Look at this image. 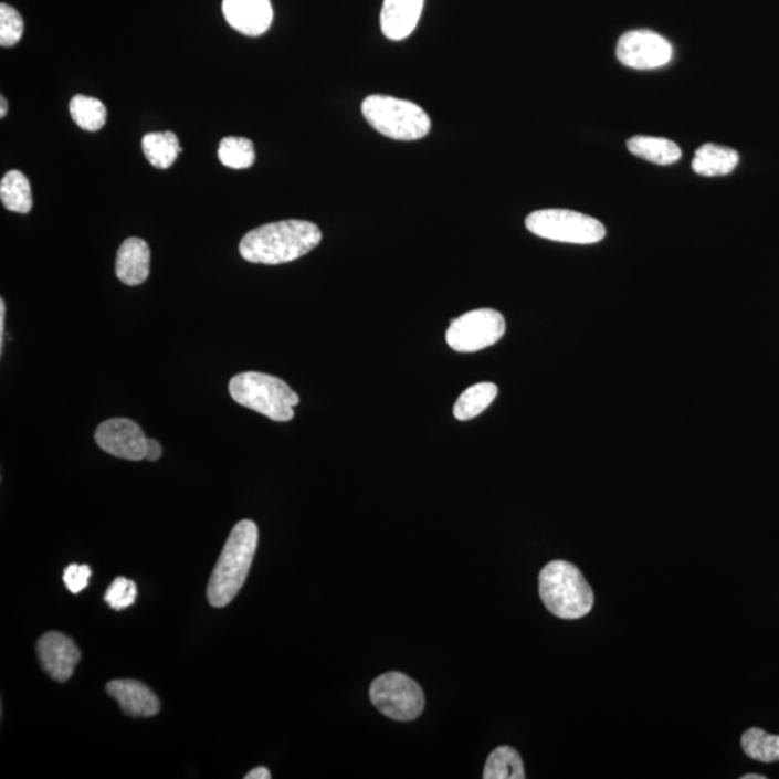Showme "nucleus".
I'll list each match as a JSON object with an SVG mask.
<instances>
[{
	"label": "nucleus",
	"mask_w": 779,
	"mask_h": 779,
	"mask_svg": "<svg viewBox=\"0 0 779 779\" xmlns=\"http://www.w3.org/2000/svg\"><path fill=\"white\" fill-rule=\"evenodd\" d=\"M323 240L319 227L286 220L257 227L240 242V254L250 263L282 264L306 256Z\"/></svg>",
	"instance_id": "nucleus-1"
},
{
	"label": "nucleus",
	"mask_w": 779,
	"mask_h": 779,
	"mask_svg": "<svg viewBox=\"0 0 779 779\" xmlns=\"http://www.w3.org/2000/svg\"><path fill=\"white\" fill-rule=\"evenodd\" d=\"M259 543V528L252 519L235 524L208 583V602L214 608L229 606L243 588Z\"/></svg>",
	"instance_id": "nucleus-2"
},
{
	"label": "nucleus",
	"mask_w": 779,
	"mask_h": 779,
	"mask_svg": "<svg viewBox=\"0 0 779 779\" xmlns=\"http://www.w3.org/2000/svg\"><path fill=\"white\" fill-rule=\"evenodd\" d=\"M538 590L546 608L561 620H579L592 611L593 590L582 571L569 561L546 565L538 576Z\"/></svg>",
	"instance_id": "nucleus-3"
},
{
	"label": "nucleus",
	"mask_w": 779,
	"mask_h": 779,
	"mask_svg": "<svg viewBox=\"0 0 779 779\" xmlns=\"http://www.w3.org/2000/svg\"><path fill=\"white\" fill-rule=\"evenodd\" d=\"M229 391L235 403L254 410L275 422H290L294 419L299 396L275 376L250 371L234 376Z\"/></svg>",
	"instance_id": "nucleus-4"
},
{
	"label": "nucleus",
	"mask_w": 779,
	"mask_h": 779,
	"mask_svg": "<svg viewBox=\"0 0 779 779\" xmlns=\"http://www.w3.org/2000/svg\"><path fill=\"white\" fill-rule=\"evenodd\" d=\"M362 116L386 138L419 140L431 130V117L418 104L372 94L361 104Z\"/></svg>",
	"instance_id": "nucleus-5"
},
{
	"label": "nucleus",
	"mask_w": 779,
	"mask_h": 779,
	"mask_svg": "<svg viewBox=\"0 0 779 779\" xmlns=\"http://www.w3.org/2000/svg\"><path fill=\"white\" fill-rule=\"evenodd\" d=\"M526 227L538 238L559 243L594 244L607 234L601 221L570 210L531 212L526 219Z\"/></svg>",
	"instance_id": "nucleus-6"
},
{
	"label": "nucleus",
	"mask_w": 779,
	"mask_h": 779,
	"mask_svg": "<svg viewBox=\"0 0 779 779\" xmlns=\"http://www.w3.org/2000/svg\"><path fill=\"white\" fill-rule=\"evenodd\" d=\"M370 698L377 710L399 722L418 719L424 710L422 687L409 675L399 672L377 677L371 683Z\"/></svg>",
	"instance_id": "nucleus-7"
},
{
	"label": "nucleus",
	"mask_w": 779,
	"mask_h": 779,
	"mask_svg": "<svg viewBox=\"0 0 779 779\" xmlns=\"http://www.w3.org/2000/svg\"><path fill=\"white\" fill-rule=\"evenodd\" d=\"M505 334V319L498 310L475 309L453 319L446 343L456 352H476L497 344Z\"/></svg>",
	"instance_id": "nucleus-8"
},
{
	"label": "nucleus",
	"mask_w": 779,
	"mask_h": 779,
	"mask_svg": "<svg viewBox=\"0 0 779 779\" xmlns=\"http://www.w3.org/2000/svg\"><path fill=\"white\" fill-rule=\"evenodd\" d=\"M617 59L627 67L654 70L664 67L673 59V46L657 32L639 30L627 32L617 45Z\"/></svg>",
	"instance_id": "nucleus-9"
},
{
	"label": "nucleus",
	"mask_w": 779,
	"mask_h": 779,
	"mask_svg": "<svg viewBox=\"0 0 779 779\" xmlns=\"http://www.w3.org/2000/svg\"><path fill=\"white\" fill-rule=\"evenodd\" d=\"M98 448L126 461L146 460L148 438L138 423L129 419H110L98 424L94 434Z\"/></svg>",
	"instance_id": "nucleus-10"
},
{
	"label": "nucleus",
	"mask_w": 779,
	"mask_h": 779,
	"mask_svg": "<svg viewBox=\"0 0 779 779\" xmlns=\"http://www.w3.org/2000/svg\"><path fill=\"white\" fill-rule=\"evenodd\" d=\"M36 650L42 669L51 678L60 683L67 682L82 657L74 641L55 631L42 635L38 641Z\"/></svg>",
	"instance_id": "nucleus-11"
},
{
	"label": "nucleus",
	"mask_w": 779,
	"mask_h": 779,
	"mask_svg": "<svg viewBox=\"0 0 779 779\" xmlns=\"http://www.w3.org/2000/svg\"><path fill=\"white\" fill-rule=\"evenodd\" d=\"M225 21L240 34L260 36L273 22L271 0H223Z\"/></svg>",
	"instance_id": "nucleus-12"
},
{
	"label": "nucleus",
	"mask_w": 779,
	"mask_h": 779,
	"mask_svg": "<svg viewBox=\"0 0 779 779\" xmlns=\"http://www.w3.org/2000/svg\"><path fill=\"white\" fill-rule=\"evenodd\" d=\"M106 688L127 716L152 717L160 710L159 698L138 680H113Z\"/></svg>",
	"instance_id": "nucleus-13"
},
{
	"label": "nucleus",
	"mask_w": 779,
	"mask_h": 779,
	"mask_svg": "<svg viewBox=\"0 0 779 779\" xmlns=\"http://www.w3.org/2000/svg\"><path fill=\"white\" fill-rule=\"evenodd\" d=\"M424 0H385L381 9V31L391 41L413 34L422 15Z\"/></svg>",
	"instance_id": "nucleus-14"
},
{
	"label": "nucleus",
	"mask_w": 779,
	"mask_h": 779,
	"mask_svg": "<svg viewBox=\"0 0 779 779\" xmlns=\"http://www.w3.org/2000/svg\"><path fill=\"white\" fill-rule=\"evenodd\" d=\"M150 272V250L139 238H130L122 243L116 257V276L127 286H139L148 281Z\"/></svg>",
	"instance_id": "nucleus-15"
},
{
	"label": "nucleus",
	"mask_w": 779,
	"mask_h": 779,
	"mask_svg": "<svg viewBox=\"0 0 779 779\" xmlns=\"http://www.w3.org/2000/svg\"><path fill=\"white\" fill-rule=\"evenodd\" d=\"M739 164V154L726 146L706 144L694 155L693 171L702 177H725L735 171Z\"/></svg>",
	"instance_id": "nucleus-16"
},
{
	"label": "nucleus",
	"mask_w": 779,
	"mask_h": 779,
	"mask_svg": "<svg viewBox=\"0 0 779 779\" xmlns=\"http://www.w3.org/2000/svg\"><path fill=\"white\" fill-rule=\"evenodd\" d=\"M628 150L641 159L649 162L663 165H673L682 158V149L673 140L664 138H653V136H634L627 141Z\"/></svg>",
	"instance_id": "nucleus-17"
},
{
	"label": "nucleus",
	"mask_w": 779,
	"mask_h": 779,
	"mask_svg": "<svg viewBox=\"0 0 779 779\" xmlns=\"http://www.w3.org/2000/svg\"><path fill=\"white\" fill-rule=\"evenodd\" d=\"M141 149L146 159L155 168L168 169L182 152L179 139L173 131H152L141 139Z\"/></svg>",
	"instance_id": "nucleus-18"
},
{
	"label": "nucleus",
	"mask_w": 779,
	"mask_h": 779,
	"mask_svg": "<svg viewBox=\"0 0 779 779\" xmlns=\"http://www.w3.org/2000/svg\"><path fill=\"white\" fill-rule=\"evenodd\" d=\"M497 394L498 387L494 382H478V385L471 386L453 406V415L462 422L474 419L493 404Z\"/></svg>",
	"instance_id": "nucleus-19"
},
{
	"label": "nucleus",
	"mask_w": 779,
	"mask_h": 779,
	"mask_svg": "<svg viewBox=\"0 0 779 779\" xmlns=\"http://www.w3.org/2000/svg\"><path fill=\"white\" fill-rule=\"evenodd\" d=\"M0 200L8 211L28 214L32 210L30 179L21 171H9L0 182Z\"/></svg>",
	"instance_id": "nucleus-20"
},
{
	"label": "nucleus",
	"mask_w": 779,
	"mask_h": 779,
	"mask_svg": "<svg viewBox=\"0 0 779 779\" xmlns=\"http://www.w3.org/2000/svg\"><path fill=\"white\" fill-rule=\"evenodd\" d=\"M484 779H524V764L516 749L499 746L493 750L484 768Z\"/></svg>",
	"instance_id": "nucleus-21"
},
{
	"label": "nucleus",
	"mask_w": 779,
	"mask_h": 779,
	"mask_svg": "<svg viewBox=\"0 0 779 779\" xmlns=\"http://www.w3.org/2000/svg\"><path fill=\"white\" fill-rule=\"evenodd\" d=\"M71 117L83 130L97 131L106 125L107 108L98 98L77 94L70 102Z\"/></svg>",
	"instance_id": "nucleus-22"
},
{
	"label": "nucleus",
	"mask_w": 779,
	"mask_h": 779,
	"mask_svg": "<svg viewBox=\"0 0 779 779\" xmlns=\"http://www.w3.org/2000/svg\"><path fill=\"white\" fill-rule=\"evenodd\" d=\"M744 752L750 759L759 762H778L779 761V736L769 735L758 727H750L740 739Z\"/></svg>",
	"instance_id": "nucleus-23"
},
{
	"label": "nucleus",
	"mask_w": 779,
	"mask_h": 779,
	"mask_svg": "<svg viewBox=\"0 0 779 779\" xmlns=\"http://www.w3.org/2000/svg\"><path fill=\"white\" fill-rule=\"evenodd\" d=\"M220 162L231 169H248L256 160L253 141L248 138H235L229 136L220 141Z\"/></svg>",
	"instance_id": "nucleus-24"
},
{
	"label": "nucleus",
	"mask_w": 779,
	"mask_h": 779,
	"mask_svg": "<svg viewBox=\"0 0 779 779\" xmlns=\"http://www.w3.org/2000/svg\"><path fill=\"white\" fill-rule=\"evenodd\" d=\"M23 28L21 13L7 3L0 4V45L4 49L17 45L23 35Z\"/></svg>",
	"instance_id": "nucleus-25"
},
{
	"label": "nucleus",
	"mask_w": 779,
	"mask_h": 779,
	"mask_svg": "<svg viewBox=\"0 0 779 779\" xmlns=\"http://www.w3.org/2000/svg\"><path fill=\"white\" fill-rule=\"evenodd\" d=\"M136 594H138V588H136L134 580L119 576L108 587L106 594H104V601L115 611H123V609L134 606Z\"/></svg>",
	"instance_id": "nucleus-26"
},
{
	"label": "nucleus",
	"mask_w": 779,
	"mask_h": 779,
	"mask_svg": "<svg viewBox=\"0 0 779 779\" xmlns=\"http://www.w3.org/2000/svg\"><path fill=\"white\" fill-rule=\"evenodd\" d=\"M92 569L88 565H70L64 571V583L71 593H80L88 587Z\"/></svg>",
	"instance_id": "nucleus-27"
},
{
	"label": "nucleus",
	"mask_w": 779,
	"mask_h": 779,
	"mask_svg": "<svg viewBox=\"0 0 779 779\" xmlns=\"http://www.w3.org/2000/svg\"><path fill=\"white\" fill-rule=\"evenodd\" d=\"M160 456H162V446H160L159 442H156L155 439L148 438V450H146V460L154 462L158 461Z\"/></svg>",
	"instance_id": "nucleus-28"
},
{
	"label": "nucleus",
	"mask_w": 779,
	"mask_h": 779,
	"mask_svg": "<svg viewBox=\"0 0 779 779\" xmlns=\"http://www.w3.org/2000/svg\"><path fill=\"white\" fill-rule=\"evenodd\" d=\"M4 314H7V305L0 299V352H3L4 346Z\"/></svg>",
	"instance_id": "nucleus-29"
},
{
	"label": "nucleus",
	"mask_w": 779,
	"mask_h": 779,
	"mask_svg": "<svg viewBox=\"0 0 779 779\" xmlns=\"http://www.w3.org/2000/svg\"><path fill=\"white\" fill-rule=\"evenodd\" d=\"M245 779H271L272 773L269 771L267 768L264 767H259L254 768L253 771H250L248 776L244 777Z\"/></svg>",
	"instance_id": "nucleus-30"
},
{
	"label": "nucleus",
	"mask_w": 779,
	"mask_h": 779,
	"mask_svg": "<svg viewBox=\"0 0 779 779\" xmlns=\"http://www.w3.org/2000/svg\"><path fill=\"white\" fill-rule=\"evenodd\" d=\"M0 103H2V107H0V117H2V119H3V117L7 116V113H8L7 98H4L3 96L0 97Z\"/></svg>",
	"instance_id": "nucleus-31"
},
{
	"label": "nucleus",
	"mask_w": 779,
	"mask_h": 779,
	"mask_svg": "<svg viewBox=\"0 0 779 779\" xmlns=\"http://www.w3.org/2000/svg\"><path fill=\"white\" fill-rule=\"evenodd\" d=\"M767 777L764 776H758V773H748V776H744L743 779H765Z\"/></svg>",
	"instance_id": "nucleus-32"
}]
</instances>
